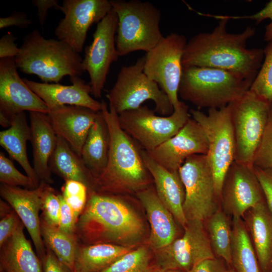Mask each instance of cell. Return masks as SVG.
Instances as JSON below:
<instances>
[{"label": "cell", "mask_w": 272, "mask_h": 272, "mask_svg": "<svg viewBox=\"0 0 272 272\" xmlns=\"http://www.w3.org/2000/svg\"><path fill=\"white\" fill-rule=\"evenodd\" d=\"M118 18L112 9L97 24L91 43L86 47L83 65L90 77L91 94L101 97L111 64L118 58L115 44Z\"/></svg>", "instance_id": "14"}, {"label": "cell", "mask_w": 272, "mask_h": 272, "mask_svg": "<svg viewBox=\"0 0 272 272\" xmlns=\"http://www.w3.org/2000/svg\"><path fill=\"white\" fill-rule=\"evenodd\" d=\"M83 59L63 41L46 39L37 30L24 38L15 58L21 71L35 75L46 83H58L65 76L80 77L85 72Z\"/></svg>", "instance_id": "4"}, {"label": "cell", "mask_w": 272, "mask_h": 272, "mask_svg": "<svg viewBox=\"0 0 272 272\" xmlns=\"http://www.w3.org/2000/svg\"><path fill=\"white\" fill-rule=\"evenodd\" d=\"M31 139V128L25 112L15 114L13 117L11 126L0 132L1 146L11 158L21 166L27 175L38 187L41 182L30 164L27 153V143Z\"/></svg>", "instance_id": "28"}, {"label": "cell", "mask_w": 272, "mask_h": 272, "mask_svg": "<svg viewBox=\"0 0 272 272\" xmlns=\"http://www.w3.org/2000/svg\"><path fill=\"white\" fill-rule=\"evenodd\" d=\"M62 196L74 213L77 221L87 204L89 190L83 183L66 180L62 187Z\"/></svg>", "instance_id": "36"}, {"label": "cell", "mask_w": 272, "mask_h": 272, "mask_svg": "<svg viewBox=\"0 0 272 272\" xmlns=\"http://www.w3.org/2000/svg\"><path fill=\"white\" fill-rule=\"evenodd\" d=\"M253 169L261 187L266 204L272 214V169L256 167H253Z\"/></svg>", "instance_id": "43"}, {"label": "cell", "mask_w": 272, "mask_h": 272, "mask_svg": "<svg viewBox=\"0 0 272 272\" xmlns=\"http://www.w3.org/2000/svg\"><path fill=\"white\" fill-rule=\"evenodd\" d=\"M135 195L145 209L150 223L149 246L154 251L169 244L178 234L175 220L159 198L155 189L148 187Z\"/></svg>", "instance_id": "23"}, {"label": "cell", "mask_w": 272, "mask_h": 272, "mask_svg": "<svg viewBox=\"0 0 272 272\" xmlns=\"http://www.w3.org/2000/svg\"><path fill=\"white\" fill-rule=\"evenodd\" d=\"M220 200L226 214L241 218L264 200L253 167L234 161L226 174Z\"/></svg>", "instance_id": "16"}, {"label": "cell", "mask_w": 272, "mask_h": 272, "mask_svg": "<svg viewBox=\"0 0 272 272\" xmlns=\"http://www.w3.org/2000/svg\"><path fill=\"white\" fill-rule=\"evenodd\" d=\"M231 263L236 272H260L251 240L241 217L232 222Z\"/></svg>", "instance_id": "31"}, {"label": "cell", "mask_w": 272, "mask_h": 272, "mask_svg": "<svg viewBox=\"0 0 272 272\" xmlns=\"http://www.w3.org/2000/svg\"><path fill=\"white\" fill-rule=\"evenodd\" d=\"M133 248L105 243L78 246L74 272H98Z\"/></svg>", "instance_id": "30"}, {"label": "cell", "mask_w": 272, "mask_h": 272, "mask_svg": "<svg viewBox=\"0 0 272 272\" xmlns=\"http://www.w3.org/2000/svg\"><path fill=\"white\" fill-rule=\"evenodd\" d=\"M209 144L201 126L192 118L174 136L147 152L158 164L171 172L178 171L189 157L207 155Z\"/></svg>", "instance_id": "17"}, {"label": "cell", "mask_w": 272, "mask_h": 272, "mask_svg": "<svg viewBox=\"0 0 272 272\" xmlns=\"http://www.w3.org/2000/svg\"><path fill=\"white\" fill-rule=\"evenodd\" d=\"M187 42L184 35L171 33L145 55L144 73L166 94L174 109L181 102L178 98V89Z\"/></svg>", "instance_id": "12"}, {"label": "cell", "mask_w": 272, "mask_h": 272, "mask_svg": "<svg viewBox=\"0 0 272 272\" xmlns=\"http://www.w3.org/2000/svg\"><path fill=\"white\" fill-rule=\"evenodd\" d=\"M27 14L23 12H14L10 16L0 18V29L16 26L20 28H25L32 23Z\"/></svg>", "instance_id": "47"}, {"label": "cell", "mask_w": 272, "mask_h": 272, "mask_svg": "<svg viewBox=\"0 0 272 272\" xmlns=\"http://www.w3.org/2000/svg\"><path fill=\"white\" fill-rule=\"evenodd\" d=\"M17 68L15 58L0 59V112L11 119L25 111L47 114V106L20 78Z\"/></svg>", "instance_id": "18"}, {"label": "cell", "mask_w": 272, "mask_h": 272, "mask_svg": "<svg viewBox=\"0 0 272 272\" xmlns=\"http://www.w3.org/2000/svg\"><path fill=\"white\" fill-rule=\"evenodd\" d=\"M60 209L59 212L58 228L71 234H76L77 220L73 211L60 194Z\"/></svg>", "instance_id": "41"}, {"label": "cell", "mask_w": 272, "mask_h": 272, "mask_svg": "<svg viewBox=\"0 0 272 272\" xmlns=\"http://www.w3.org/2000/svg\"><path fill=\"white\" fill-rule=\"evenodd\" d=\"M270 272H272V264L270 268Z\"/></svg>", "instance_id": "53"}, {"label": "cell", "mask_w": 272, "mask_h": 272, "mask_svg": "<svg viewBox=\"0 0 272 272\" xmlns=\"http://www.w3.org/2000/svg\"><path fill=\"white\" fill-rule=\"evenodd\" d=\"M0 207H1V218L4 217L13 210H12V207L6 201L5 202L4 200L1 199L0 201Z\"/></svg>", "instance_id": "49"}, {"label": "cell", "mask_w": 272, "mask_h": 272, "mask_svg": "<svg viewBox=\"0 0 272 272\" xmlns=\"http://www.w3.org/2000/svg\"><path fill=\"white\" fill-rule=\"evenodd\" d=\"M42 261L43 272H74L62 263L49 248Z\"/></svg>", "instance_id": "44"}, {"label": "cell", "mask_w": 272, "mask_h": 272, "mask_svg": "<svg viewBox=\"0 0 272 272\" xmlns=\"http://www.w3.org/2000/svg\"><path fill=\"white\" fill-rule=\"evenodd\" d=\"M260 69L249 90L269 104L272 103V40L263 49Z\"/></svg>", "instance_id": "35"}, {"label": "cell", "mask_w": 272, "mask_h": 272, "mask_svg": "<svg viewBox=\"0 0 272 272\" xmlns=\"http://www.w3.org/2000/svg\"><path fill=\"white\" fill-rule=\"evenodd\" d=\"M23 80L45 103L49 110L64 105L85 107L96 112L101 110V102L91 97L90 84L80 77H70L71 85L38 83L26 78Z\"/></svg>", "instance_id": "20"}, {"label": "cell", "mask_w": 272, "mask_h": 272, "mask_svg": "<svg viewBox=\"0 0 272 272\" xmlns=\"http://www.w3.org/2000/svg\"><path fill=\"white\" fill-rule=\"evenodd\" d=\"M13 118L11 119L5 114L0 112V124L4 127L9 128L12 124Z\"/></svg>", "instance_id": "50"}, {"label": "cell", "mask_w": 272, "mask_h": 272, "mask_svg": "<svg viewBox=\"0 0 272 272\" xmlns=\"http://www.w3.org/2000/svg\"><path fill=\"white\" fill-rule=\"evenodd\" d=\"M140 151L155 183L159 198L176 221L185 228L187 223L183 211L185 190L178 171H168L155 161L146 150L141 149Z\"/></svg>", "instance_id": "22"}, {"label": "cell", "mask_w": 272, "mask_h": 272, "mask_svg": "<svg viewBox=\"0 0 272 272\" xmlns=\"http://www.w3.org/2000/svg\"><path fill=\"white\" fill-rule=\"evenodd\" d=\"M231 104L235 161L253 167L254 154L268 122L271 104L249 90Z\"/></svg>", "instance_id": "9"}, {"label": "cell", "mask_w": 272, "mask_h": 272, "mask_svg": "<svg viewBox=\"0 0 272 272\" xmlns=\"http://www.w3.org/2000/svg\"><path fill=\"white\" fill-rule=\"evenodd\" d=\"M110 141L108 127L100 111L89 131L81 155L84 163L95 178V183L106 167Z\"/></svg>", "instance_id": "27"}, {"label": "cell", "mask_w": 272, "mask_h": 272, "mask_svg": "<svg viewBox=\"0 0 272 272\" xmlns=\"http://www.w3.org/2000/svg\"><path fill=\"white\" fill-rule=\"evenodd\" d=\"M76 232L87 245L105 243L133 247L143 237L145 226L138 214L123 198L93 191L89 193Z\"/></svg>", "instance_id": "2"}, {"label": "cell", "mask_w": 272, "mask_h": 272, "mask_svg": "<svg viewBox=\"0 0 272 272\" xmlns=\"http://www.w3.org/2000/svg\"><path fill=\"white\" fill-rule=\"evenodd\" d=\"M206 220L208 235L215 256L231 264L232 226L227 214L218 210Z\"/></svg>", "instance_id": "33"}, {"label": "cell", "mask_w": 272, "mask_h": 272, "mask_svg": "<svg viewBox=\"0 0 272 272\" xmlns=\"http://www.w3.org/2000/svg\"><path fill=\"white\" fill-rule=\"evenodd\" d=\"M231 110L230 103L219 108L209 109L207 114L199 109L189 110L192 118L201 126L208 139L209 148L206 156L219 200L226 174L235 161V142Z\"/></svg>", "instance_id": "8"}, {"label": "cell", "mask_w": 272, "mask_h": 272, "mask_svg": "<svg viewBox=\"0 0 272 272\" xmlns=\"http://www.w3.org/2000/svg\"><path fill=\"white\" fill-rule=\"evenodd\" d=\"M118 18L115 44L119 56L136 51H150L164 37L160 27V10L139 0L110 1Z\"/></svg>", "instance_id": "6"}, {"label": "cell", "mask_w": 272, "mask_h": 272, "mask_svg": "<svg viewBox=\"0 0 272 272\" xmlns=\"http://www.w3.org/2000/svg\"><path fill=\"white\" fill-rule=\"evenodd\" d=\"M46 183L41 181L33 189L22 188L1 183L0 195L18 214L26 228L41 261L44 258L46 249L41 236V218L43 191Z\"/></svg>", "instance_id": "19"}, {"label": "cell", "mask_w": 272, "mask_h": 272, "mask_svg": "<svg viewBox=\"0 0 272 272\" xmlns=\"http://www.w3.org/2000/svg\"><path fill=\"white\" fill-rule=\"evenodd\" d=\"M145 61L144 56L134 64L121 67L115 84L106 95L109 107L119 114L137 109L151 100L155 104V112L165 116L170 115L174 108L166 94L144 73Z\"/></svg>", "instance_id": "7"}, {"label": "cell", "mask_w": 272, "mask_h": 272, "mask_svg": "<svg viewBox=\"0 0 272 272\" xmlns=\"http://www.w3.org/2000/svg\"><path fill=\"white\" fill-rule=\"evenodd\" d=\"M227 270L223 261L215 257L200 261L185 272H226Z\"/></svg>", "instance_id": "46"}, {"label": "cell", "mask_w": 272, "mask_h": 272, "mask_svg": "<svg viewBox=\"0 0 272 272\" xmlns=\"http://www.w3.org/2000/svg\"></svg>", "instance_id": "54"}, {"label": "cell", "mask_w": 272, "mask_h": 272, "mask_svg": "<svg viewBox=\"0 0 272 272\" xmlns=\"http://www.w3.org/2000/svg\"><path fill=\"white\" fill-rule=\"evenodd\" d=\"M98 112L82 106L64 105L50 110L47 114L57 135L63 139L81 156L83 146Z\"/></svg>", "instance_id": "21"}, {"label": "cell", "mask_w": 272, "mask_h": 272, "mask_svg": "<svg viewBox=\"0 0 272 272\" xmlns=\"http://www.w3.org/2000/svg\"><path fill=\"white\" fill-rule=\"evenodd\" d=\"M22 221L13 235L1 247L3 272H43L42 262L26 238Z\"/></svg>", "instance_id": "25"}, {"label": "cell", "mask_w": 272, "mask_h": 272, "mask_svg": "<svg viewBox=\"0 0 272 272\" xmlns=\"http://www.w3.org/2000/svg\"><path fill=\"white\" fill-rule=\"evenodd\" d=\"M157 272H185L179 270H162L159 269H158Z\"/></svg>", "instance_id": "51"}, {"label": "cell", "mask_w": 272, "mask_h": 272, "mask_svg": "<svg viewBox=\"0 0 272 272\" xmlns=\"http://www.w3.org/2000/svg\"><path fill=\"white\" fill-rule=\"evenodd\" d=\"M21 222L13 209L1 218L0 221V247L10 238Z\"/></svg>", "instance_id": "42"}, {"label": "cell", "mask_w": 272, "mask_h": 272, "mask_svg": "<svg viewBox=\"0 0 272 272\" xmlns=\"http://www.w3.org/2000/svg\"><path fill=\"white\" fill-rule=\"evenodd\" d=\"M252 82L223 70L183 66L178 95L198 109L219 108L240 98Z\"/></svg>", "instance_id": "5"}, {"label": "cell", "mask_w": 272, "mask_h": 272, "mask_svg": "<svg viewBox=\"0 0 272 272\" xmlns=\"http://www.w3.org/2000/svg\"><path fill=\"white\" fill-rule=\"evenodd\" d=\"M112 10L108 0H64L59 10L64 15L54 34L78 53L82 51L88 30Z\"/></svg>", "instance_id": "15"}, {"label": "cell", "mask_w": 272, "mask_h": 272, "mask_svg": "<svg viewBox=\"0 0 272 272\" xmlns=\"http://www.w3.org/2000/svg\"><path fill=\"white\" fill-rule=\"evenodd\" d=\"M32 3L37 9V16L41 26L45 22L48 10L52 8L58 10L60 7L56 0H33Z\"/></svg>", "instance_id": "48"}, {"label": "cell", "mask_w": 272, "mask_h": 272, "mask_svg": "<svg viewBox=\"0 0 272 272\" xmlns=\"http://www.w3.org/2000/svg\"><path fill=\"white\" fill-rule=\"evenodd\" d=\"M0 181L2 184L22 186L28 189L37 188L32 180L18 171L12 160L6 157L2 152L0 153Z\"/></svg>", "instance_id": "37"}, {"label": "cell", "mask_w": 272, "mask_h": 272, "mask_svg": "<svg viewBox=\"0 0 272 272\" xmlns=\"http://www.w3.org/2000/svg\"><path fill=\"white\" fill-rule=\"evenodd\" d=\"M51 173L66 180H74L85 184L89 193L96 191L95 179L68 143L58 136L56 149L49 162Z\"/></svg>", "instance_id": "29"}, {"label": "cell", "mask_w": 272, "mask_h": 272, "mask_svg": "<svg viewBox=\"0 0 272 272\" xmlns=\"http://www.w3.org/2000/svg\"><path fill=\"white\" fill-rule=\"evenodd\" d=\"M33 169L40 182L53 183L49 162L57 143L58 136L52 128L47 113L30 112Z\"/></svg>", "instance_id": "24"}, {"label": "cell", "mask_w": 272, "mask_h": 272, "mask_svg": "<svg viewBox=\"0 0 272 272\" xmlns=\"http://www.w3.org/2000/svg\"><path fill=\"white\" fill-rule=\"evenodd\" d=\"M181 237L154 251L159 269L187 271L200 261L215 257L202 221H187Z\"/></svg>", "instance_id": "13"}, {"label": "cell", "mask_w": 272, "mask_h": 272, "mask_svg": "<svg viewBox=\"0 0 272 272\" xmlns=\"http://www.w3.org/2000/svg\"><path fill=\"white\" fill-rule=\"evenodd\" d=\"M226 272H236V271L233 268H232V269H227Z\"/></svg>", "instance_id": "52"}, {"label": "cell", "mask_w": 272, "mask_h": 272, "mask_svg": "<svg viewBox=\"0 0 272 272\" xmlns=\"http://www.w3.org/2000/svg\"><path fill=\"white\" fill-rule=\"evenodd\" d=\"M178 172L185 190L183 211L187 221L206 220L218 210L219 200L206 155L189 157Z\"/></svg>", "instance_id": "11"}, {"label": "cell", "mask_w": 272, "mask_h": 272, "mask_svg": "<svg viewBox=\"0 0 272 272\" xmlns=\"http://www.w3.org/2000/svg\"><path fill=\"white\" fill-rule=\"evenodd\" d=\"M219 22L210 32L197 34L187 41L183 55V66H195L223 70L253 82L264 58L263 49L248 48L247 43L255 33L247 27L242 32L227 31L226 16L212 15Z\"/></svg>", "instance_id": "1"}, {"label": "cell", "mask_w": 272, "mask_h": 272, "mask_svg": "<svg viewBox=\"0 0 272 272\" xmlns=\"http://www.w3.org/2000/svg\"><path fill=\"white\" fill-rule=\"evenodd\" d=\"M12 33L8 32L0 39V59L4 58H15L20 51L15 43L16 40Z\"/></svg>", "instance_id": "45"}, {"label": "cell", "mask_w": 272, "mask_h": 272, "mask_svg": "<svg viewBox=\"0 0 272 272\" xmlns=\"http://www.w3.org/2000/svg\"><path fill=\"white\" fill-rule=\"evenodd\" d=\"M253 167L272 169V103L268 122L252 162Z\"/></svg>", "instance_id": "38"}, {"label": "cell", "mask_w": 272, "mask_h": 272, "mask_svg": "<svg viewBox=\"0 0 272 272\" xmlns=\"http://www.w3.org/2000/svg\"><path fill=\"white\" fill-rule=\"evenodd\" d=\"M41 210L42 219L47 223L58 227L60 209V194L46 183L43 191Z\"/></svg>", "instance_id": "39"}, {"label": "cell", "mask_w": 272, "mask_h": 272, "mask_svg": "<svg viewBox=\"0 0 272 272\" xmlns=\"http://www.w3.org/2000/svg\"><path fill=\"white\" fill-rule=\"evenodd\" d=\"M246 213V225L259 265L263 272H267L272 264V214L265 200Z\"/></svg>", "instance_id": "26"}, {"label": "cell", "mask_w": 272, "mask_h": 272, "mask_svg": "<svg viewBox=\"0 0 272 272\" xmlns=\"http://www.w3.org/2000/svg\"><path fill=\"white\" fill-rule=\"evenodd\" d=\"M101 112L110 134V150L106 167L96 180V191L135 193L145 189L152 177L142 157L140 150L121 127L118 114L101 101Z\"/></svg>", "instance_id": "3"}, {"label": "cell", "mask_w": 272, "mask_h": 272, "mask_svg": "<svg viewBox=\"0 0 272 272\" xmlns=\"http://www.w3.org/2000/svg\"><path fill=\"white\" fill-rule=\"evenodd\" d=\"M158 269L151 263L148 248L141 246L125 253L98 272H157Z\"/></svg>", "instance_id": "34"}, {"label": "cell", "mask_w": 272, "mask_h": 272, "mask_svg": "<svg viewBox=\"0 0 272 272\" xmlns=\"http://www.w3.org/2000/svg\"><path fill=\"white\" fill-rule=\"evenodd\" d=\"M41 232L44 243L57 257L73 271L78 244L76 234H71L41 218Z\"/></svg>", "instance_id": "32"}, {"label": "cell", "mask_w": 272, "mask_h": 272, "mask_svg": "<svg viewBox=\"0 0 272 272\" xmlns=\"http://www.w3.org/2000/svg\"><path fill=\"white\" fill-rule=\"evenodd\" d=\"M230 20L232 19H251L259 24L264 20L269 19L270 23L265 27L264 35V40L269 42L272 40V0L266 4L265 6L258 12L250 16H227Z\"/></svg>", "instance_id": "40"}, {"label": "cell", "mask_w": 272, "mask_h": 272, "mask_svg": "<svg viewBox=\"0 0 272 272\" xmlns=\"http://www.w3.org/2000/svg\"><path fill=\"white\" fill-rule=\"evenodd\" d=\"M146 105L118 114L122 129L150 152L176 134L190 118L188 106L183 101L165 116L155 114Z\"/></svg>", "instance_id": "10"}]
</instances>
